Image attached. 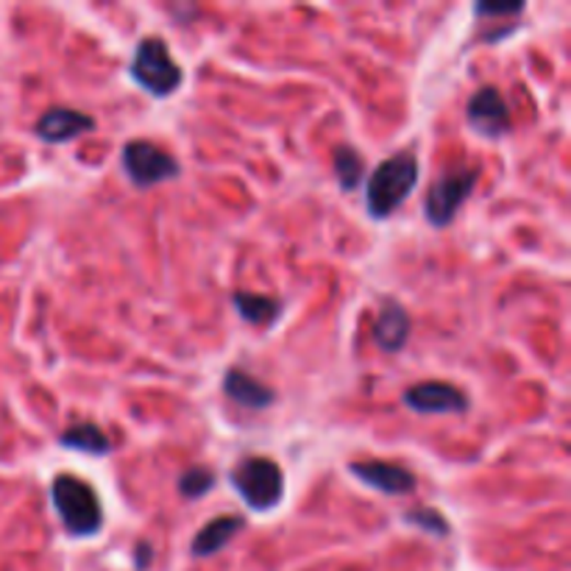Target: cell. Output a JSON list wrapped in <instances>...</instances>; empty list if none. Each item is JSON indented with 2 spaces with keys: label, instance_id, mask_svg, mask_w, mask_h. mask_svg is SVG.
<instances>
[{
  "label": "cell",
  "instance_id": "cell-1",
  "mask_svg": "<svg viewBox=\"0 0 571 571\" xmlns=\"http://www.w3.org/2000/svg\"><path fill=\"white\" fill-rule=\"evenodd\" d=\"M419 159L415 153H396L374 168L368 187H365V209L374 220H385L408 201L419 184Z\"/></svg>",
  "mask_w": 571,
  "mask_h": 571
},
{
  "label": "cell",
  "instance_id": "cell-2",
  "mask_svg": "<svg viewBox=\"0 0 571 571\" xmlns=\"http://www.w3.org/2000/svg\"><path fill=\"white\" fill-rule=\"evenodd\" d=\"M50 499H54V511L59 522L76 538H90L104 527V507L87 480H79L73 475H59L50 482Z\"/></svg>",
  "mask_w": 571,
  "mask_h": 571
},
{
  "label": "cell",
  "instance_id": "cell-3",
  "mask_svg": "<svg viewBox=\"0 0 571 571\" xmlns=\"http://www.w3.org/2000/svg\"><path fill=\"white\" fill-rule=\"evenodd\" d=\"M231 488L256 513L274 511L285 496V475L271 457H245L231 468Z\"/></svg>",
  "mask_w": 571,
  "mask_h": 571
},
{
  "label": "cell",
  "instance_id": "cell-4",
  "mask_svg": "<svg viewBox=\"0 0 571 571\" xmlns=\"http://www.w3.org/2000/svg\"><path fill=\"white\" fill-rule=\"evenodd\" d=\"M128 73H132V79L153 98L173 95L184 81L182 67H179V61L173 59L168 45L159 37L140 39L137 50H134Z\"/></svg>",
  "mask_w": 571,
  "mask_h": 571
},
{
  "label": "cell",
  "instance_id": "cell-5",
  "mask_svg": "<svg viewBox=\"0 0 571 571\" xmlns=\"http://www.w3.org/2000/svg\"><path fill=\"white\" fill-rule=\"evenodd\" d=\"M477 176H480V173H477L475 168H457V171L444 173L438 182L432 184L424 198L426 220H430L432 226H438V229L449 226L452 220H455L457 209L462 207V201L475 190Z\"/></svg>",
  "mask_w": 571,
  "mask_h": 571
},
{
  "label": "cell",
  "instance_id": "cell-6",
  "mask_svg": "<svg viewBox=\"0 0 571 571\" xmlns=\"http://www.w3.org/2000/svg\"><path fill=\"white\" fill-rule=\"evenodd\" d=\"M123 171L134 187H153L179 176V162L168 151L148 140H132L123 146Z\"/></svg>",
  "mask_w": 571,
  "mask_h": 571
},
{
  "label": "cell",
  "instance_id": "cell-7",
  "mask_svg": "<svg viewBox=\"0 0 571 571\" xmlns=\"http://www.w3.org/2000/svg\"><path fill=\"white\" fill-rule=\"evenodd\" d=\"M468 126L475 128L480 137H502L511 132V110H507L505 98L496 87H480L468 101Z\"/></svg>",
  "mask_w": 571,
  "mask_h": 571
},
{
  "label": "cell",
  "instance_id": "cell-8",
  "mask_svg": "<svg viewBox=\"0 0 571 571\" xmlns=\"http://www.w3.org/2000/svg\"><path fill=\"white\" fill-rule=\"evenodd\" d=\"M404 404L421 415L466 413L468 399L457 385L449 382H419L404 390Z\"/></svg>",
  "mask_w": 571,
  "mask_h": 571
},
{
  "label": "cell",
  "instance_id": "cell-9",
  "mask_svg": "<svg viewBox=\"0 0 571 571\" xmlns=\"http://www.w3.org/2000/svg\"><path fill=\"white\" fill-rule=\"evenodd\" d=\"M349 471L359 482L377 488L379 493H388V496H401V493H410L415 488V475H410L408 468L399 466V462L354 460L349 462Z\"/></svg>",
  "mask_w": 571,
  "mask_h": 571
},
{
  "label": "cell",
  "instance_id": "cell-10",
  "mask_svg": "<svg viewBox=\"0 0 571 571\" xmlns=\"http://www.w3.org/2000/svg\"><path fill=\"white\" fill-rule=\"evenodd\" d=\"M92 128H95V121H92L90 115H84V112L67 110V106H54V110H48L39 117L37 126H34V134H37L43 142L61 146V142H73L76 137L92 132Z\"/></svg>",
  "mask_w": 571,
  "mask_h": 571
},
{
  "label": "cell",
  "instance_id": "cell-11",
  "mask_svg": "<svg viewBox=\"0 0 571 571\" xmlns=\"http://www.w3.org/2000/svg\"><path fill=\"white\" fill-rule=\"evenodd\" d=\"M410 327H413V321H410L408 310L399 301H385L382 310L374 318V341L382 352L396 354L408 343Z\"/></svg>",
  "mask_w": 571,
  "mask_h": 571
},
{
  "label": "cell",
  "instance_id": "cell-12",
  "mask_svg": "<svg viewBox=\"0 0 571 571\" xmlns=\"http://www.w3.org/2000/svg\"><path fill=\"white\" fill-rule=\"evenodd\" d=\"M224 393L229 396L235 404L249 410H265L276 401L274 388L262 385L260 379H254L251 374L240 372V368H229L224 377Z\"/></svg>",
  "mask_w": 571,
  "mask_h": 571
},
{
  "label": "cell",
  "instance_id": "cell-13",
  "mask_svg": "<svg viewBox=\"0 0 571 571\" xmlns=\"http://www.w3.org/2000/svg\"><path fill=\"white\" fill-rule=\"evenodd\" d=\"M243 516H218L213 518L209 524H204V527L198 529V535H195L193 547H190V552L195 555V558H207V555H215L220 552V549L226 547V544L235 538V535L243 529Z\"/></svg>",
  "mask_w": 571,
  "mask_h": 571
},
{
  "label": "cell",
  "instance_id": "cell-14",
  "mask_svg": "<svg viewBox=\"0 0 571 571\" xmlns=\"http://www.w3.org/2000/svg\"><path fill=\"white\" fill-rule=\"evenodd\" d=\"M231 305L238 310V316L243 321L254 323V327H267L282 316V305L271 296H260V293H245L238 290L231 296Z\"/></svg>",
  "mask_w": 571,
  "mask_h": 571
},
{
  "label": "cell",
  "instance_id": "cell-15",
  "mask_svg": "<svg viewBox=\"0 0 571 571\" xmlns=\"http://www.w3.org/2000/svg\"><path fill=\"white\" fill-rule=\"evenodd\" d=\"M59 444L65 446V449L84 452V455H92V457L110 455L112 452V444H110V438L104 435V430L95 424H90V421H84V424H73L70 430L61 432Z\"/></svg>",
  "mask_w": 571,
  "mask_h": 571
},
{
  "label": "cell",
  "instance_id": "cell-16",
  "mask_svg": "<svg viewBox=\"0 0 571 571\" xmlns=\"http://www.w3.org/2000/svg\"><path fill=\"white\" fill-rule=\"evenodd\" d=\"M334 173H338V179H341L343 190H354L359 182H363V173H365L363 157H359L352 146H338L334 148Z\"/></svg>",
  "mask_w": 571,
  "mask_h": 571
},
{
  "label": "cell",
  "instance_id": "cell-17",
  "mask_svg": "<svg viewBox=\"0 0 571 571\" xmlns=\"http://www.w3.org/2000/svg\"><path fill=\"white\" fill-rule=\"evenodd\" d=\"M215 486V475L213 471H207V468H187L182 475V480H179V491H182V496L187 499H201L207 496L209 491H213Z\"/></svg>",
  "mask_w": 571,
  "mask_h": 571
},
{
  "label": "cell",
  "instance_id": "cell-18",
  "mask_svg": "<svg viewBox=\"0 0 571 571\" xmlns=\"http://www.w3.org/2000/svg\"><path fill=\"white\" fill-rule=\"evenodd\" d=\"M404 522L415 524V527L424 529V533L430 535H438V538L449 535V522L444 518V513L432 511V507H415V511H408L404 513Z\"/></svg>",
  "mask_w": 571,
  "mask_h": 571
},
{
  "label": "cell",
  "instance_id": "cell-19",
  "mask_svg": "<svg viewBox=\"0 0 571 571\" xmlns=\"http://www.w3.org/2000/svg\"><path fill=\"white\" fill-rule=\"evenodd\" d=\"M477 14L482 18H507V14H522L524 12V3H477L475 7Z\"/></svg>",
  "mask_w": 571,
  "mask_h": 571
}]
</instances>
